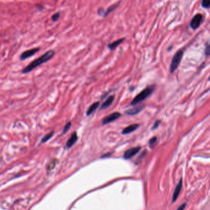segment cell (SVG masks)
Listing matches in <instances>:
<instances>
[{
  "instance_id": "cell-6",
  "label": "cell",
  "mask_w": 210,
  "mask_h": 210,
  "mask_svg": "<svg viewBox=\"0 0 210 210\" xmlns=\"http://www.w3.org/2000/svg\"><path fill=\"white\" fill-rule=\"evenodd\" d=\"M141 149V146H136V147L130 148L124 153V158L126 160L131 159L132 157L135 156L136 154H137L140 151Z\"/></svg>"
},
{
  "instance_id": "cell-14",
  "label": "cell",
  "mask_w": 210,
  "mask_h": 210,
  "mask_svg": "<svg viewBox=\"0 0 210 210\" xmlns=\"http://www.w3.org/2000/svg\"><path fill=\"white\" fill-rule=\"evenodd\" d=\"M119 3L114 4V5H111V6L108 7L106 10H104V13H103V17H107L108 15H109L111 13H112L114 10H115L119 7Z\"/></svg>"
},
{
  "instance_id": "cell-11",
  "label": "cell",
  "mask_w": 210,
  "mask_h": 210,
  "mask_svg": "<svg viewBox=\"0 0 210 210\" xmlns=\"http://www.w3.org/2000/svg\"><path fill=\"white\" fill-rule=\"evenodd\" d=\"M182 185H183V180H182V179H181L179 180V183H177V186L174 189V193L173 195V198H172L173 202H174L175 200L177 198V197L180 194V192H181V190L182 188Z\"/></svg>"
},
{
  "instance_id": "cell-1",
  "label": "cell",
  "mask_w": 210,
  "mask_h": 210,
  "mask_svg": "<svg viewBox=\"0 0 210 210\" xmlns=\"http://www.w3.org/2000/svg\"><path fill=\"white\" fill-rule=\"evenodd\" d=\"M55 51L53 50H49L43 54L40 57L37 58L36 59L34 60L32 62L29 63L27 66H26L24 68L22 69L21 73L23 74H26L32 72L33 70L36 68L37 67L41 66V65L49 61L51 58L55 55Z\"/></svg>"
},
{
  "instance_id": "cell-9",
  "label": "cell",
  "mask_w": 210,
  "mask_h": 210,
  "mask_svg": "<svg viewBox=\"0 0 210 210\" xmlns=\"http://www.w3.org/2000/svg\"><path fill=\"white\" fill-rule=\"evenodd\" d=\"M77 139H78V136H77V132H74L72 133V135H71L70 138L67 141V143H66L67 147L68 149H69V148H71V147H73L74 145V144L77 142Z\"/></svg>"
},
{
  "instance_id": "cell-10",
  "label": "cell",
  "mask_w": 210,
  "mask_h": 210,
  "mask_svg": "<svg viewBox=\"0 0 210 210\" xmlns=\"http://www.w3.org/2000/svg\"><path fill=\"white\" fill-rule=\"evenodd\" d=\"M139 126H140V125L139 124H132V125L126 127L125 129H124V130L122 132V135L130 134V133L135 132V130H136L139 127Z\"/></svg>"
},
{
  "instance_id": "cell-20",
  "label": "cell",
  "mask_w": 210,
  "mask_h": 210,
  "mask_svg": "<svg viewBox=\"0 0 210 210\" xmlns=\"http://www.w3.org/2000/svg\"><path fill=\"white\" fill-rule=\"evenodd\" d=\"M71 126V122L70 121V122H68L65 126V127H64L63 131H62V134L64 135V134H65L66 133H67L68 131L70 130Z\"/></svg>"
},
{
  "instance_id": "cell-2",
  "label": "cell",
  "mask_w": 210,
  "mask_h": 210,
  "mask_svg": "<svg viewBox=\"0 0 210 210\" xmlns=\"http://www.w3.org/2000/svg\"><path fill=\"white\" fill-rule=\"evenodd\" d=\"M155 85H151L150 86L147 87L144 89H143L141 92H140L131 102L130 105L131 106H136L138 104L141 103L144 100H146L147 97L151 95L153 92L154 91Z\"/></svg>"
},
{
  "instance_id": "cell-26",
  "label": "cell",
  "mask_w": 210,
  "mask_h": 210,
  "mask_svg": "<svg viewBox=\"0 0 210 210\" xmlns=\"http://www.w3.org/2000/svg\"><path fill=\"white\" fill-rule=\"evenodd\" d=\"M36 7L37 8V9H38V10H41V8L42 10H43V9L44 8V7H43L42 5H37L36 6Z\"/></svg>"
},
{
  "instance_id": "cell-21",
  "label": "cell",
  "mask_w": 210,
  "mask_h": 210,
  "mask_svg": "<svg viewBox=\"0 0 210 210\" xmlns=\"http://www.w3.org/2000/svg\"><path fill=\"white\" fill-rule=\"evenodd\" d=\"M201 5L204 8H210V0H203Z\"/></svg>"
},
{
  "instance_id": "cell-27",
  "label": "cell",
  "mask_w": 210,
  "mask_h": 210,
  "mask_svg": "<svg viewBox=\"0 0 210 210\" xmlns=\"http://www.w3.org/2000/svg\"><path fill=\"white\" fill-rule=\"evenodd\" d=\"M111 155V153H107V154H104L103 156H102V158H104V157H108V156H110Z\"/></svg>"
},
{
  "instance_id": "cell-3",
  "label": "cell",
  "mask_w": 210,
  "mask_h": 210,
  "mask_svg": "<svg viewBox=\"0 0 210 210\" xmlns=\"http://www.w3.org/2000/svg\"><path fill=\"white\" fill-rule=\"evenodd\" d=\"M183 55V51L181 50H178L173 56L170 64V71L171 73H173L178 67L180 62L181 61V59Z\"/></svg>"
},
{
  "instance_id": "cell-8",
  "label": "cell",
  "mask_w": 210,
  "mask_h": 210,
  "mask_svg": "<svg viewBox=\"0 0 210 210\" xmlns=\"http://www.w3.org/2000/svg\"><path fill=\"white\" fill-rule=\"evenodd\" d=\"M144 107H145V106L144 105H138V106L136 105L133 108H131V109L127 110L125 112V113L128 115H136L138 113H139L144 108Z\"/></svg>"
},
{
  "instance_id": "cell-22",
  "label": "cell",
  "mask_w": 210,
  "mask_h": 210,
  "mask_svg": "<svg viewBox=\"0 0 210 210\" xmlns=\"http://www.w3.org/2000/svg\"><path fill=\"white\" fill-rule=\"evenodd\" d=\"M160 123H161V121H160V120H157V121H156L154 122V124L153 127L151 128V129H152L153 130L157 129L159 127V125H160Z\"/></svg>"
},
{
  "instance_id": "cell-12",
  "label": "cell",
  "mask_w": 210,
  "mask_h": 210,
  "mask_svg": "<svg viewBox=\"0 0 210 210\" xmlns=\"http://www.w3.org/2000/svg\"><path fill=\"white\" fill-rule=\"evenodd\" d=\"M115 99V96L114 95H111L109 96L102 105L101 107H100V109L103 110V109H107L108 108H109L114 102Z\"/></svg>"
},
{
  "instance_id": "cell-19",
  "label": "cell",
  "mask_w": 210,
  "mask_h": 210,
  "mask_svg": "<svg viewBox=\"0 0 210 210\" xmlns=\"http://www.w3.org/2000/svg\"><path fill=\"white\" fill-rule=\"evenodd\" d=\"M157 138L156 136H154L153 138H151V139H149V146L151 148H153V147L154 146V144H156V143L157 142Z\"/></svg>"
},
{
  "instance_id": "cell-17",
  "label": "cell",
  "mask_w": 210,
  "mask_h": 210,
  "mask_svg": "<svg viewBox=\"0 0 210 210\" xmlns=\"http://www.w3.org/2000/svg\"><path fill=\"white\" fill-rule=\"evenodd\" d=\"M57 160L55 159H54L52 161H50V163L47 165V170L50 171V170H53L57 164Z\"/></svg>"
},
{
  "instance_id": "cell-24",
  "label": "cell",
  "mask_w": 210,
  "mask_h": 210,
  "mask_svg": "<svg viewBox=\"0 0 210 210\" xmlns=\"http://www.w3.org/2000/svg\"><path fill=\"white\" fill-rule=\"evenodd\" d=\"M205 53L207 55H210V44L206 47V48L205 49Z\"/></svg>"
},
{
  "instance_id": "cell-7",
  "label": "cell",
  "mask_w": 210,
  "mask_h": 210,
  "mask_svg": "<svg viewBox=\"0 0 210 210\" xmlns=\"http://www.w3.org/2000/svg\"><path fill=\"white\" fill-rule=\"evenodd\" d=\"M201 20H202L201 14H197L196 15L194 16V17L192 19L191 22V27L194 29L198 28L200 25Z\"/></svg>"
},
{
  "instance_id": "cell-15",
  "label": "cell",
  "mask_w": 210,
  "mask_h": 210,
  "mask_svg": "<svg viewBox=\"0 0 210 210\" xmlns=\"http://www.w3.org/2000/svg\"><path fill=\"white\" fill-rule=\"evenodd\" d=\"M100 105V102H96L92 104L91 106L88 107V108L87 110L86 114L87 116H89L90 115H91L99 106Z\"/></svg>"
},
{
  "instance_id": "cell-13",
  "label": "cell",
  "mask_w": 210,
  "mask_h": 210,
  "mask_svg": "<svg viewBox=\"0 0 210 210\" xmlns=\"http://www.w3.org/2000/svg\"><path fill=\"white\" fill-rule=\"evenodd\" d=\"M126 40L125 38H120L116 41H114V42L109 43L108 45V47L109 50H113L115 49H116L119 45H121L124 41Z\"/></svg>"
},
{
  "instance_id": "cell-4",
  "label": "cell",
  "mask_w": 210,
  "mask_h": 210,
  "mask_svg": "<svg viewBox=\"0 0 210 210\" xmlns=\"http://www.w3.org/2000/svg\"><path fill=\"white\" fill-rule=\"evenodd\" d=\"M40 50V47H35V48H33V49H31L26 50L20 54V57H19L20 60V61L25 60L33 57L37 52H38Z\"/></svg>"
},
{
  "instance_id": "cell-5",
  "label": "cell",
  "mask_w": 210,
  "mask_h": 210,
  "mask_svg": "<svg viewBox=\"0 0 210 210\" xmlns=\"http://www.w3.org/2000/svg\"><path fill=\"white\" fill-rule=\"evenodd\" d=\"M120 117H121V114L119 112H112V113L109 114L108 115L105 117L103 119L102 124L103 126L106 125L108 124H109L111 122H112L115 121V120L119 119Z\"/></svg>"
},
{
  "instance_id": "cell-28",
  "label": "cell",
  "mask_w": 210,
  "mask_h": 210,
  "mask_svg": "<svg viewBox=\"0 0 210 210\" xmlns=\"http://www.w3.org/2000/svg\"><path fill=\"white\" fill-rule=\"evenodd\" d=\"M209 80H210V77H209Z\"/></svg>"
},
{
  "instance_id": "cell-16",
  "label": "cell",
  "mask_w": 210,
  "mask_h": 210,
  "mask_svg": "<svg viewBox=\"0 0 210 210\" xmlns=\"http://www.w3.org/2000/svg\"><path fill=\"white\" fill-rule=\"evenodd\" d=\"M54 135V131H51L48 133L46 134L41 140V144H44L47 142L49 139H50Z\"/></svg>"
},
{
  "instance_id": "cell-25",
  "label": "cell",
  "mask_w": 210,
  "mask_h": 210,
  "mask_svg": "<svg viewBox=\"0 0 210 210\" xmlns=\"http://www.w3.org/2000/svg\"><path fill=\"white\" fill-rule=\"evenodd\" d=\"M185 206H186V204H183V205H181V206H180L177 209V210H183V209H184V208H185Z\"/></svg>"
},
{
  "instance_id": "cell-23",
  "label": "cell",
  "mask_w": 210,
  "mask_h": 210,
  "mask_svg": "<svg viewBox=\"0 0 210 210\" xmlns=\"http://www.w3.org/2000/svg\"><path fill=\"white\" fill-rule=\"evenodd\" d=\"M147 151H146V150H144V151L141 154V155H140V156L138 158V160H142V159L143 158H144L146 155H147Z\"/></svg>"
},
{
  "instance_id": "cell-18",
  "label": "cell",
  "mask_w": 210,
  "mask_h": 210,
  "mask_svg": "<svg viewBox=\"0 0 210 210\" xmlns=\"http://www.w3.org/2000/svg\"><path fill=\"white\" fill-rule=\"evenodd\" d=\"M60 16H61V14H60V12H57L56 13H55L54 14H53L51 17V20L53 22H57L60 18Z\"/></svg>"
}]
</instances>
